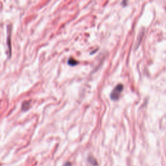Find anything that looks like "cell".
<instances>
[{
	"instance_id": "6da1fadb",
	"label": "cell",
	"mask_w": 166,
	"mask_h": 166,
	"mask_svg": "<svg viewBox=\"0 0 166 166\" xmlns=\"http://www.w3.org/2000/svg\"><path fill=\"white\" fill-rule=\"evenodd\" d=\"M123 90V85L122 84H119L116 87L114 88L110 93V98L112 100L116 101L120 97L121 93L122 92Z\"/></svg>"
},
{
	"instance_id": "7a4b0ae2",
	"label": "cell",
	"mask_w": 166,
	"mask_h": 166,
	"mask_svg": "<svg viewBox=\"0 0 166 166\" xmlns=\"http://www.w3.org/2000/svg\"><path fill=\"white\" fill-rule=\"evenodd\" d=\"M78 63L79 62L77 60H76L73 57H70L68 60V64L71 66H75L77 64H78Z\"/></svg>"
},
{
	"instance_id": "3957f363",
	"label": "cell",
	"mask_w": 166,
	"mask_h": 166,
	"mask_svg": "<svg viewBox=\"0 0 166 166\" xmlns=\"http://www.w3.org/2000/svg\"><path fill=\"white\" fill-rule=\"evenodd\" d=\"M30 103H31V101H25V102H24L22 106V110L26 111L27 110H28L29 106H30Z\"/></svg>"
},
{
	"instance_id": "277c9868",
	"label": "cell",
	"mask_w": 166,
	"mask_h": 166,
	"mask_svg": "<svg viewBox=\"0 0 166 166\" xmlns=\"http://www.w3.org/2000/svg\"><path fill=\"white\" fill-rule=\"evenodd\" d=\"M88 160H89V162H90L92 165H97V162L94 158H89Z\"/></svg>"
}]
</instances>
